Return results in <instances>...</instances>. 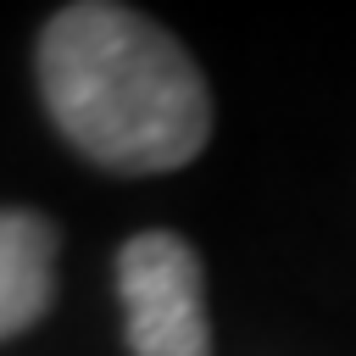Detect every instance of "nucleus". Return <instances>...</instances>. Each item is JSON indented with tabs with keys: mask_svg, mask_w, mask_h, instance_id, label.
I'll return each mask as SVG.
<instances>
[{
	"mask_svg": "<svg viewBox=\"0 0 356 356\" xmlns=\"http://www.w3.org/2000/svg\"><path fill=\"white\" fill-rule=\"evenodd\" d=\"M33 72L50 122L106 172H172L211 139V95L195 56L134 6H61L39 33Z\"/></svg>",
	"mask_w": 356,
	"mask_h": 356,
	"instance_id": "obj_1",
	"label": "nucleus"
},
{
	"mask_svg": "<svg viewBox=\"0 0 356 356\" xmlns=\"http://www.w3.org/2000/svg\"><path fill=\"white\" fill-rule=\"evenodd\" d=\"M117 295L134 356H211L206 278L189 239L150 228L117 250Z\"/></svg>",
	"mask_w": 356,
	"mask_h": 356,
	"instance_id": "obj_2",
	"label": "nucleus"
},
{
	"mask_svg": "<svg viewBox=\"0 0 356 356\" xmlns=\"http://www.w3.org/2000/svg\"><path fill=\"white\" fill-rule=\"evenodd\" d=\"M56 222L22 206H0V339L33 328L56 300Z\"/></svg>",
	"mask_w": 356,
	"mask_h": 356,
	"instance_id": "obj_3",
	"label": "nucleus"
}]
</instances>
